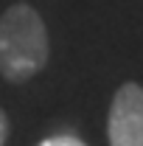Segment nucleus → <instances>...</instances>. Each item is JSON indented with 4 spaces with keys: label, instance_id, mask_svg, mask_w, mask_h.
Here are the masks:
<instances>
[{
    "label": "nucleus",
    "instance_id": "1",
    "mask_svg": "<svg viewBox=\"0 0 143 146\" xmlns=\"http://www.w3.org/2000/svg\"><path fill=\"white\" fill-rule=\"evenodd\" d=\"M51 42L39 11L14 3L0 14V76L6 82H28L48 65Z\"/></svg>",
    "mask_w": 143,
    "mask_h": 146
},
{
    "label": "nucleus",
    "instance_id": "2",
    "mask_svg": "<svg viewBox=\"0 0 143 146\" xmlns=\"http://www.w3.org/2000/svg\"><path fill=\"white\" fill-rule=\"evenodd\" d=\"M109 146H143V87L138 82L121 84L107 118Z\"/></svg>",
    "mask_w": 143,
    "mask_h": 146
},
{
    "label": "nucleus",
    "instance_id": "3",
    "mask_svg": "<svg viewBox=\"0 0 143 146\" xmlns=\"http://www.w3.org/2000/svg\"><path fill=\"white\" fill-rule=\"evenodd\" d=\"M39 146H87V143H81L73 135H54V138H45Z\"/></svg>",
    "mask_w": 143,
    "mask_h": 146
},
{
    "label": "nucleus",
    "instance_id": "4",
    "mask_svg": "<svg viewBox=\"0 0 143 146\" xmlns=\"http://www.w3.org/2000/svg\"><path fill=\"white\" fill-rule=\"evenodd\" d=\"M6 141H9V118L0 110V146H6Z\"/></svg>",
    "mask_w": 143,
    "mask_h": 146
}]
</instances>
